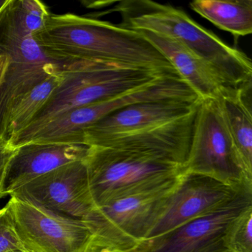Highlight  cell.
Here are the masks:
<instances>
[{
    "mask_svg": "<svg viewBox=\"0 0 252 252\" xmlns=\"http://www.w3.org/2000/svg\"><path fill=\"white\" fill-rule=\"evenodd\" d=\"M60 73L61 83L30 125L8 141L10 147L72 109L129 92L163 78L180 76L161 70L101 63L67 64Z\"/></svg>",
    "mask_w": 252,
    "mask_h": 252,
    "instance_id": "cell-4",
    "label": "cell"
},
{
    "mask_svg": "<svg viewBox=\"0 0 252 252\" xmlns=\"http://www.w3.org/2000/svg\"><path fill=\"white\" fill-rule=\"evenodd\" d=\"M20 251L23 252L14 228V220L9 206L0 209V252Z\"/></svg>",
    "mask_w": 252,
    "mask_h": 252,
    "instance_id": "cell-20",
    "label": "cell"
},
{
    "mask_svg": "<svg viewBox=\"0 0 252 252\" xmlns=\"http://www.w3.org/2000/svg\"><path fill=\"white\" fill-rule=\"evenodd\" d=\"M50 15L48 7L39 0H11L3 23L18 34L32 36Z\"/></svg>",
    "mask_w": 252,
    "mask_h": 252,
    "instance_id": "cell-18",
    "label": "cell"
},
{
    "mask_svg": "<svg viewBox=\"0 0 252 252\" xmlns=\"http://www.w3.org/2000/svg\"><path fill=\"white\" fill-rule=\"evenodd\" d=\"M10 196L76 219H83L95 207L85 160L63 165L38 177Z\"/></svg>",
    "mask_w": 252,
    "mask_h": 252,
    "instance_id": "cell-9",
    "label": "cell"
},
{
    "mask_svg": "<svg viewBox=\"0 0 252 252\" xmlns=\"http://www.w3.org/2000/svg\"><path fill=\"white\" fill-rule=\"evenodd\" d=\"M0 54L7 55L9 59L5 81L0 91L1 132L11 105L45 79L56 74L62 67L45 57L32 35L18 34L5 26L3 21L0 26Z\"/></svg>",
    "mask_w": 252,
    "mask_h": 252,
    "instance_id": "cell-11",
    "label": "cell"
},
{
    "mask_svg": "<svg viewBox=\"0 0 252 252\" xmlns=\"http://www.w3.org/2000/svg\"><path fill=\"white\" fill-rule=\"evenodd\" d=\"M193 11L236 37L252 33V0H195Z\"/></svg>",
    "mask_w": 252,
    "mask_h": 252,
    "instance_id": "cell-16",
    "label": "cell"
},
{
    "mask_svg": "<svg viewBox=\"0 0 252 252\" xmlns=\"http://www.w3.org/2000/svg\"><path fill=\"white\" fill-rule=\"evenodd\" d=\"M252 82L225 87L217 98L245 175L252 181Z\"/></svg>",
    "mask_w": 252,
    "mask_h": 252,
    "instance_id": "cell-15",
    "label": "cell"
},
{
    "mask_svg": "<svg viewBox=\"0 0 252 252\" xmlns=\"http://www.w3.org/2000/svg\"><path fill=\"white\" fill-rule=\"evenodd\" d=\"M14 228L23 252H88L92 234L83 220L60 215L10 196Z\"/></svg>",
    "mask_w": 252,
    "mask_h": 252,
    "instance_id": "cell-8",
    "label": "cell"
},
{
    "mask_svg": "<svg viewBox=\"0 0 252 252\" xmlns=\"http://www.w3.org/2000/svg\"><path fill=\"white\" fill-rule=\"evenodd\" d=\"M89 148L85 144H29L19 147L7 169L4 197L63 165L85 160Z\"/></svg>",
    "mask_w": 252,
    "mask_h": 252,
    "instance_id": "cell-13",
    "label": "cell"
},
{
    "mask_svg": "<svg viewBox=\"0 0 252 252\" xmlns=\"http://www.w3.org/2000/svg\"><path fill=\"white\" fill-rule=\"evenodd\" d=\"M252 205V191H244L223 209L146 240L129 252H227L223 245L227 225Z\"/></svg>",
    "mask_w": 252,
    "mask_h": 252,
    "instance_id": "cell-12",
    "label": "cell"
},
{
    "mask_svg": "<svg viewBox=\"0 0 252 252\" xmlns=\"http://www.w3.org/2000/svg\"><path fill=\"white\" fill-rule=\"evenodd\" d=\"M246 191L252 189L238 188L204 175L186 172L146 240L220 210Z\"/></svg>",
    "mask_w": 252,
    "mask_h": 252,
    "instance_id": "cell-10",
    "label": "cell"
},
{
    "mask_svg": "<svg viewBox=\"0 0 252 252\" xmlns=\"http://www.w3.org/2000/svg\"><path fill=\"white\" fill-rule=\"evenodd\" d=\"M180 182L95 206L82 219L92 234L88 252H129L136 249L147 240Z\"/></svg>",
    "mask_w": 252,
    "mask_h": 252,
    "instance_id": "cell-6",
    "label": "cell"
},
{
    "mask_svg": "<svg viewBox=\"0 0 252 252\" xmlns=\"http://www.w3.org/2000/svg\"><path fill=\"white\" fill-rule=\"evenodd\" d=\"M33 40L61 67L101 63L177 73L162 53L136 31L73 14H51Z\"/></svg>",
    "mask_w": 252,
    "mask_h": 252,
    "instance_id": "cell-1",
    "label": "cell"
},
{
    "mask_svg": "<svg viewBox=\"0 0 252 252\" xmlns=\"http://www.w3.org/2000/svg\"><path fill=\"white\" fill-rule=\"evenodd\" d=\"M9 64V59L8 56L0 54V91L5 81V75Z\"/></svg>",
    "mask_w": 252,
    "mask_h": 252,
    "instance_id": "cell-22",
    "label": "cell"
},
{
    "mask_svg": "<svg viewBox=\"0 0 252 252\" xmlns=\"http://www.w3.org/2000/svg\"><path fill=\"white\" fill-rule=\"evenodd\" d=\"M188 173L213 178L234 187L252 189L247 179L217 99L200 100L188 155Z\"/></svg>",
    "mask_w": 252,
    "mask_h": 252,
    "instance_id": "cell-7",
    "label": "cell"
},
{
    "mask_svg": "<svg viewBox=\"0 0 252 252\" xmlns=\"http://www.w3.org/2000/svg\"><path fill=\"white\" fill-rule=\"evenodd\" d=\"M199 101L166 99L130 104L86 128L85 144L153 155L184 166Z\"/></svg>",
    "mask_w": 252,
    "mask_h": 252,
    "instance_id": "cell-2",
    "label": "cell"
},
{
    "mask_svg": "<svg viewBox=\"0 0 252 252\" xmlns=\"http://www.w3.org/2000/svg\"><path fill=\"white\" fill-rule=\"evenodd\" d=\"M60 70L20 97L11 105L0 132V140L8 143L30 125L54 90L61 83L63 76Z\"/></svg>",
    "mask_w": 252,
    "mask_h": 252,
    "instance_id": "cell-17",
    "label": "cell"
},
{
    "mask_svg": "<svg viewBox=\"0 0 252 252\" xmlns=\"http://www.w3.org/2000/svg\"><path fill=\"white\" fill-rule=\"evenodd\" d=\"M223 245L227 252H252V205L227 225Z\"/></svg>",
    "mask_w": 252,
    "mask_h": 252,
    "instance_id": "cell-19",
    "label": "cell"
},
{
    "mask_svg": "<svg viewBox=\"0 0 252 252\" xmlns=\"http://www.w3.org/2000/svg\"><path fill=\"white\" fill-rule=\"evenodd\" d=\"M11 0H0V26L2 25Z\"/></svg>",
    "mask_w": 252,
    "mask_h": 252,
    "instance_id": "cell-23",
    "label": "cell"
},
{
    "mask_svg": "<svg viewBox=\"0 0 252 252\" xmlns=\"http://www.w3.org/2000/svg\"><path fill=\"white\" fill-rule=\"evenodd\" d=\"M95 206L178 184L184 166L153 155L90 147L85 159Z\"/></svg>",
    "mask_w": 252,
    "mask_h": 252,
    "instance_id": "cell-5",
    "label": "cell"
},
{
    "mask_svg": "<svg viewBox=\"0 0 252 252\" xmlns=\"http://www.w3.org/2000/svg\"><path fill=\"white\" fill-rule=\"evenodd\" d=\"M17 149L12 148L6 141L0 140V199L4 197L3 187L7 169Z\"/></svg>",
    "mask_w": 252,
    "mask_h": 252,
    "instance_id": "cell-21",
    "label": "cell"
},
{
    "mask_svg": "<svg viewBox=\"0 0 252 252\" xmlns=\"http://www.w3.org/2000/svg\"><path fill=\"white\" fill-rule=\"evenodd\" d=\"M113 11L122 17L120 27L154 32L179 42L207 63L226 86L238 88L252 82L251 59L197 24L183 10L150 0H124Z\"/></svg>",
    "mask_w": 252,
    "mask_h": 252,
    "instance_id": "cell-3",
    "label": "cell"
},
{
    "mask_svg": "<svg viewBox=\"0 0 252 252\" xmlns=\"http://www.w3.org/2000/svg\"><path fill=\"white\" fill-rule=\"evenodd\" d=\"M20 252V251H10V252Z\"/></svg>",
    "mask_w": 252,
    "mask_h": 252,
    "instance_id": "cell-24",
    "label": "cell"
},
{
    "mask_svg": "<svg viewBox=\"0 0 252 252\" xmlns=\"http://www.w3.org/2000/svg\"><path fill=\"white\" fill-rule=\"evenodd\" d=\"M138 32L162 53L199 99H217L228 87L207 63L179 42L154 32Z\"/></svg>",
    "mask_w": 252,
    "mask_h": 252,
    "instance_id": "cell-14",
    "label": "cell"
}]
</instances>
